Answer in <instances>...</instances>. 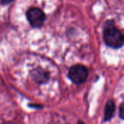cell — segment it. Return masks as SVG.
I'll return each instance as SVG.
<instances>
[{
    "mask_svg": "<svg viewBox=\"0 0 124 124\" xmlns=\"http://www.w3.org/2000/svg\"><path fill=\"white\" fill-rule=\"evenodd\" d=\"M110 24H106L103 37L106 45L113 48H120L124 45V36L122 32L117 29L113 21Z\"/></svg>",
    "mask_w": 124,
    "mask_h": 124,
    "instance_id": "cell-1",
    "label": "cell"
},
{
    "mask_svg": "<svg viewBox=\"0 0 124 124\" xmlns=\"http://www.w3.org/2000/svg\"><path fill=\"white\" fill-rule=\"evenodd\" d=\"M89 75L87 68L82 64H76L73 66L68 72V77L75 84H81L86 81Z\"/></svg>",
    "mask_w": 124,
    "mask_h": 124,
    "instance_id": "cell-2",
    "label": "cell"
},
{
    "mask_svg": "<svg viewBox=\"0 0 124 124\" xmlns=\"http://www.w3.org/2000/svg\"><path fill=\"white\" fill-rule=\"evenodd\" d=\"M26 16L30 24L34 28L41 27L44 24L46 18L44 12L37 7H32L29 9L26 13Z\"/></svg>",
    "mask_w": 124,
    "mask_h": 124,
    "instance_id": "cell-3",
    "label": "cell"
},
{
    "mask_svg": "<svg viewBox=\"0 0 124 124\" xmlns=\"http://www.w3.org/2000/svg\"><path fill=\"white\" fill-rule=\"evenodd\" d=\"M31 78L38 84H43L49 80V75L47 72L41 68H36L31 72Z\"/></svg>",
    "mask_w": 124,
    "mask_h": 124,
    "instance_id": "cell-4",
    "label": "cell"
},
{
    "mask_svg": "<svg viewBox=\"0 0 124 124\" xmlns=\"http://www.w3.org/2000/svg\"><path fill=\"white\" fill-rule=\"evenodd\" d=\"M116 112V105L113 100H109L107 102L105 107V111H104V121H110L113 117Z\"/></svg>",
    "mask_w": 124,
    "mask_h": 124,
    "instance_id": "cell-5",
    "label": "cell"
},
{
    "mask_svg": "<svg viewBox=\"0 0 124 124\" xmlns=\"http://www.w3.org/2000/svg\"><path fill=\"white\" fill-rule=\"evenodd\" d=\"M124 104L121 103L119 107V117L121 120L124 119Z\"/></svg>",
    "mask_w": 124,
    "mask_h": 124,
    "instance_id": "cell-6",
    "label": "cell"
},
{
    "mask_svg": "<svg viewBox=\"0 0 124 124\" xmlns=\"http://www.w3.org/2000/svg\"><path fill=\"white\" fill-rule=\"evenodd\" d=\"M13 0H0L1 1V4H3V5H7L9 3H11Z\"/></svg>",
    "mask_w": 124,
    "mask_h": 124,
    "instance_id": "cell-7",
    "label": "cell"
},
{
    "mask_svg": "<svg viewBox=\"0 0 124 124\" xmlns=\"http://www.w3.org/2000/svg\"><path fill=\"white\" fill-rule=\"evenodd\" d=\"M29 107H34L36 109H41L43 107L42 105H29Z\"/></svg>",
    "mask_w": 124,
    "mask_h": 124,
    "instance_id": "cell-8",
    "label": "cell"
},
{
    "mask_svg": "<svg viewBox=\"0 0 124 124\" xmlns=\"http://www.w3.org/2000/svg\"><path fill=\"white\" fill-rule=\"evenodd\" d=\"M85 124L84 122H83V121H78V124Z\"/></svg>",
    "mask_w": 124,
    "mask_h": 124,
    "instance_id": "cell-9",
    "label": "cell"
}]
</instances>
